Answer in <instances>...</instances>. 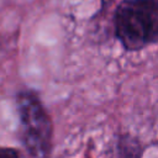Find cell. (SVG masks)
<instances>
[{
  "label": "cell",
  "mask_w": 158,
  "mask_h": 158,
  "mask_svg": "<svg viewBox=\"0 0 158 158\" xmlns=\"http://www.w3.org/2000/svg\"><path fill=\"white\" fill-rule=\"evenodd\" d=\"M20 122V139L31 158H49L53 147V122L33 90H21L16 95Z\"/></svg>",
  "instance_id": "cell-2"
},
{
  "label": "cell",
  "mask_w": 158,
  "mask_h": 158,
  "mask_svg": "<svg viewBox=\"0 0 158 158\" xmlns=\"http://www.w3.org/2000/svg\"><path fill=\"white\" fill-rule=\"evenodd\" d=\"M0 158H27L20 149L0 146Z\"/></svg>",
  "instance_id": "cell-4"
},
{
  "label": "cell",
  "mask_w": 158,
  "mask_h": 158,
  "mask_svg": "<svg viewBox=\"0 0 158 158\" xmlns=\"http://www.w3.org/2000/svg\"><path fill=\"white\" fill-rule=\"evenodd\" d=\"M143 148L138 138L131 135H122L116 143L117 158H141Z\"/></svg>",
  "instance_id": "cell-3"
},
{
  "label": "cell",
  "mask_w": 158,
  "mask_h": 158,
  "mask_svg": "<svg viewBox=\"0 0 158 158\" xmlns=\"http://www.w3.org/2000/svg\"><path fill=\"white\" fill-rule=\"evenodd\" d=\"M115 35L126 51H141L158 38V1L123 0L115 12Z\"/></svg>",
  "instance_id": "cell-1"
}]
</instances>
